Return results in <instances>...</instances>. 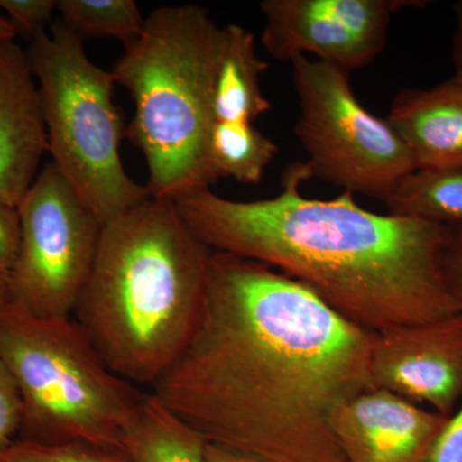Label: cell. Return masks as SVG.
<instances>
[{
  "label": "cell",
  "instance_id": "5bb4252c",
  "mask_svg": "<svg viewBox=\"0 0 462 462\" xmlns=\"http://www.w3.org/2000/svg\"><path fill=\"white\" fill-rule=\"evenodd\" d=\"M267 67L258 57L254 33L242 26H225L224 47L215 79L216 123L252 124L272 109L260 84Z\"/></svg>",
  "mask_w": 462,
  "mask_h": 462
},
{
  "label": "cell",
  "instance_id": "8992f818",
  "mask_svg": "<svg viewBox=\"0 0 462 462\" xmlns=\"http://www.w3.org/2000/svg\"><path fill=\"white\" fill-rule=\"evenodd\" d=\"M26 51L41 93L51 163L100 223L149 199L147 188L127 175L121 161L126 127L114 102L112 72L91 62L84 39L60 20Z\"/></svg>",
  "mask_w": 462,
  "mask_h": 462
},
{
  "label": "cell",
  "instance_id": "3957f363",
  "mask_svg": "<svg viewBox=\"0 0 462 462\" xmlns=\"http://www.w3.org/2000/svg\"><path fill=\"white\" fill-rule=\"evenodd\" d=\"M212 252L171 200L149 197L103 225L74 315L112 372L153 388L175 364L199 321Z\"/></svg>",
  "mask_w": 462,
  "mask_h": 462
},
{
  "label": "cell",
  "instance_id": "ac0fdd59",
  "mask_svg": "<svg viewBox=\"0 0 462 462\" xmlns=\"http://www.w3.org/2000/svg\"><path fill=\"white\" fill-rule=\"evenodd\" d=\"M60 21L85 38L117 39L125 45L138 38L145 17L134 0H57Z\"/></svg>",
  "mask_w": 462,
  "mask_h": 462
},
{
  "label": "cell",
  "instance_id": "cb8c5ba5",
  "mask_svg": "<svg viewBox=\"0 0 462 462\" xmlns=\"http://www.w3.org/2000/svg\"><path fill=\"white\" fill-rule=\"evenodd\" d=\"M427 462H462V403L431 446Z\"/></svg>",
  "mask_w": 462,
  "mask_h": 462
},
{
  "label": "cell",
  "instance_id": "2e32d148",
  "mask_svg": "<svg viewBox=\"0 0 462 462\" xmlns=\"http://www.w3.org/2000/svg\"><path fill=\"white\" fill-rule=\"evenodd\" d=\"M389 214L439 225H462V166L416 169L384 200Z\"/></svg>",
  "mask_w": 462,
  "mask_h": 462
},
{
  "label": "cell",
  "instance_id": "484cf974",
  "mask_svg": "<svg viewBox=\"0 0 462 462\" xmlns=\"http://www.w3.org/2000/svg\"><path fill=\"white\" fill-rule=\"evenodd\" d=\"M456 30L454 36V78L462 84V2L455 5Z\"/></svg>",
  "mask_w": 462,
  "mask_h": 462
},
{
  "label": "cell",
  "instance_id": "8fae6325",
  "mask_svg": "<svg viewBox=\"0 0 462 462\" xmlns=\"http://www.w3.org/2000/svg\"><path fill=\"white\" fill-rule=\"evenodd\" d=\"M447 419L373 388L340 404L330 424L343 462H427Z\"/></svg>",
  "mask_w": 462,
  "mask_h": 462
},
{
  "label": "cell",
  "instance_id": "9a60e30c",
  "mask_svg": "<svg viewBox=\"0 0 462 462\" xmlns=\"http://www.w3.org/2000/svg\"><path fill=\"white\" fill-rule=\"evenodd\" d=\"M206 439L154 393L145 394L141 412L124 440L133 462H206Z\"/></svg>",
  "mask_w": 462,
  "mask_h": 462
},
{
  "label": "cell",
  "instance_id": "30bf717a",
  "mask_svg": "<svg viewBox=\"0 0 462 462\" xmlns=\"http://www.w3.org/2000/svg\"><path fill=\"white\" fill-rule=\"evenodd\" d=\"M374 388L451 418L462 403V312L375 333Z\"/></svg>",
  "mask_w": 462,
  "mask_h": 462
},
{
  "label": "cell",
  "instance_id": "603a6c76",
  "mask_svg": "<svg viewBox=\"0 0 462 462\" xmlns=\"http://www.w3.org/2000/svg\"><path fill=\"white\" fill-rule=\"evenodd\" d=\"M23 424V400L16 380L0 360V451L20 436Z\"/></svg>",
  "mask_w": 462,
  "mask_h": 462
},
{
  "label": "cell",
  "instance_id": "277c9868",
  "mask_svg": "<svg viewBox=\"0 0 462 462\" xmlns=\"http://www.w3.org/2000/svg\"><path fill=\"white\" fill-rule=\"evenodd\" d=\"M225 41L199 5H163L112 67L132 97L125 136L148 166L149 197L173 200L217 181L209 158L216 72Z\"/></svg>",
  "mask_w": 462,
  "mask_h": 462
},
{
  "label": "cell",
  "instance_id": "7c38bea8",
  "mask_svg": "<svg viewBox=\"0 0 462 462\" xmlns=\"http://www.w3.org/2000/svg\"><path fill=\"white\" fill-rule=\"evenodd\" d=\"M48 152L41 93L27 51L0 42V200L17 207Z\"/></svg>",
  "mask_w": 462,
  "mask_h": 462
},
{
  "label": "cell",
  "instance_id": "52a82bcc",
  "mask_svg": "<svg viewBox=\"0 0 462 462\" xmlns=\"http://www.w3.org/2000/svg\"><path fill=\"white\" fill-rule=\"evenodd\" d=\"M291 63L300 105L296 135L312 178L384 203L416 170L409 148L387 120L358 102L348 71L307 56Z\"/></svg>",
  "mask_w": 462,
  "mask_h": 462
},
{
  "label": "cell",
  "instance_id": "e0dca14e",
  "mask_svg": "<svg viewBox=\"0 0 462 462\" xmlns=\"http://www.w3.org/2000/svg\"><path fill=\"white\" fill-rule=\"evenodd\" d=\"M276 152L275 143L252 124L216 123L212 130L209 158L217 179L257 184Z\"/></svg>",
  "mask_w": 462,
  "mask_h": 462
},
{
  "label": "cell",
  "instance_id": "4fadbf2b",
  "mask_svg": "<svg viewBox=\"0 0 462 462\" xmlns=\"http://www.w3.org/2000/svg\"><path fill=\"white\" fill-rule=\"evenodd\" d=\"M387 121L416 169L462 166V84L455 78L430 89L400 91Z\"/></svg>",
  "mask_w": 462,
  "mask_h": 462
},
{
  "label": "cell",
  "instance_id": "5b68a950",
  "mask_svg": "<svg viewBox=\"0 0 462 462\" xmlns=\"http://www.w3.org/2000/svg\"><path fill=\"white\" fill-rule=\"evenodd\" d=\"M0 360L23 400L18 439L124 449L147 393L109 369L75 319L9 302L0 310Z\"/></svg>",
  "mask_w": 462,
  "mask_h": 462
},
{
  "label": "cell",
  "instance_id": "4316f807",
  "mask_svg": "<svg viewBox=\"0 0 462 462\" xmlns=\"http://www.w3.org/2000/svg\"><path fill=\"white\" fill-rule=\"evenodd\" d=\"M17 32L11 21L5 16H0V42L12 41L17 38Z\"/></svg>",
  "mask_w": 462,
  "mask_h": 462
},
{
  "label": "cell",
  "instance_id": "d4e9b609",
  "mask_svg": "<svg viewBox=\"0 0 462 462\" xmlns=\"http://www.w3.org/2000/svg\"><path fill=\"white\" fill-rule=\"evenodd\" d=\"M206 462H267L254 456L207 442Z\"/></svg>",
  "mask_w": 462,
  "mask_h": 462
},
{
  "label": "cell",
  "instance_id": "7402d4cb",
  "mask_svg": "<svg viewBox=\"0 0 462 462\" xmlns=\"http://www.w3.org/2000/svg\"><path fill=\"white\" fill-rule=\"evenodd\" d=\"M0 9L17 33L29 36L30 41L47 32L45 26L57 12L54 0H0Z\"/></svg>",
  "mask_w": 462,
  "mask_h": 462
},
{
  "label": "cell",
  "instance_id": "44dd1931",
  "mask_svg": "<svg viewBox=\"0 0 462 462\" xmlns=\"http://www.w3.org/2000/svg\"><path fill=\"white\" fill-rule=\"evenodd\" d=\"M438 264L447 294L462 312V225H445Z\"/></svg>",
  "mask_w": 462,
  "mask_h": 462
},
{
  "label": "cell",
  "instance_id": "d6986e66",
  "mask_svg": "<svg viewBox=\"0 0 462 462\" xmlns=\"http://www.w3.org/2000/svg\"><path fill=\"white\" fill-rule=\"evenodd\" d=\"M0 462H133L124 449L89 443H44L17 439L0 451Z\"/></svg>",
  "mask_w": 462,
  "mask_h": 462
},
{
  "label": "cell",
  "instance_id": "ba28073f",
  "mask_svg": "<svg viewBox=\"0 0 462 462\" xmlns=\"http://www.w3.org/2000/svg\"><path fill=\"white\" fill-rule=\"evenodd\" d=\"M16 208L20 247L11 302L39 318H71L93 269L103 224L51 162Z\"/></svg>",
  "mask_w": 462,
  "mask_h": 462
},
{
  "label": "cell",
  "instance_id": "9c48e42d",
  "mask_svg": "<svg viewBox=\"0 0 462 462\" xmlns=\"http://www.w3.org/2000/svg\"><path fill=\"white\" fill-rule=\"evenodd\" d=\"M410 0H263V44L275 60L314 54L351 72L384 50L392 14L422 7Z\"/></svg>",
  "mask_w": 462,
  "mask_h": 462
},
{
  "label": "cell",
  "instance_id": "ffe728a7",
  "mask_svg": "<svg viewBox=\"0 0 462 462\" xmlns=\"http://www.w3.org/2000/svg\"><path fill=\"white\" fill-rule=\"evenodd\" d=\"M20 247V218L16 207L0 200V310L11 302L12 275Z\"/></svg>",
  "mask_w": 462,
  "mask_h": 462
},
{
  "label": "cell",
  "instance_id": "7a4b0ae2",
  "mask_svg": "<svg viewBox=\"0 0 462 462\" xmlns=\"http://www.w3.org/2000/svg\"><path fill=\"white\" fill-rule=\"evenodd\" d=\"M309 179L306 162H296L273 199L239 202L205 188L173 203L212 251L272 267L372 333L458 312L438 264L445 225L374 214L349 191L306 199Z\"/></svg>",
  "mask_w": 462,
  "mask_h": 462
},
{
  "label": "cell",
  "instance_id": "6da1fadb",
  "mask_svg": "<svg viewBox=\"0 0 462 462\" xmlns=\"http://www.w3.org/2000/svg\"><path fill=\"white\" fill-rule=\"evenodd\" d=\"M374 338L293 279L214 251L196 329L152 393L206 442L343 462L331 416L374 388Z\"/></svg>",
  "mask_w": 462,
  "mask_h": 462
}]
</instances>
